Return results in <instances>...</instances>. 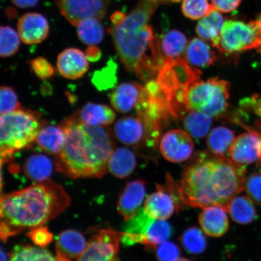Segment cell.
Instances as JSON below:
<instances>
[{
  "instance_id": "6da1fadb",
  "label": "cell",
  "mask_w": 261,
  "mask_h": 261,
  "mask_svg": "<svg viewBox=\"0 0 261 261\" xmlns=\"http://www.w3.org/2000/svg\"><path fill=\"white\" fill-rule=\"evenodd\" d=\"M65 142L57 156L58 171L71 178H100L108 170L115 148L113 133L106 126H90L77 114L61 123Z\"/></svg>"
},
{
  "instance_id": "7a4b0ae2",
  "label": "cell",
  "mask_w": 261,
  "mask_h": 261,
  "mask_svg": "<svg viewBox=\"0 0 261 261\" xmlns=\"http://www.w3.org/2000/svg\"><path fill=\"white\" fill-rule=\"evenodd\" d=\"M158 5L154 0H140L128 15L109 29L126 69L146 83L154 79L163 63L154 31L148 24Z\"/></svg>"
},
{
  "instance_id": "3957f363",
  "label": "cell",
  "mask_w": 261,
  "mask_h": 261,
  "mask_svg": "<svg viewBox=\"0 0 261 261\" xmlns=\"http://www.w3.org/2000/svg\"><path fill=\"white\" fill-rule=\"evenodd\" d=\"M70 198L62 186L47 179L22 190L2 196V239L28 228L42 226L69 206Z\"/></svg>"
},
{
  "instance_id": "277c9868",
  "label": "cell",
  "mask_w": 261,
  "mask_h": 261,
  "mask_svg": "<svg viewBox=\"0 0 261 261\" xmlns=\"http://www.w3.org/2000/svg\"><path fill=\"white\" fill-rule=\"evenodd\" d=\"M217 159L199 154L186 167L179 185L186 205L202 208L220 205Z\"/></svg>"
},
{
  "instance_id": "5b68a950",
  "label": "cell",
  "mask_w": 261,
  "mask_h": 261,
  "mask_svg": "<svg viewBox=\"0 0 261 261\" xmlns=\"http://www.w3.org/2000/svg\"><path fill=\"white\" fill-rule=\"evenodd\" d=\"M40 122L34 114L19 109L1 114L0 150L2 162L11 159L16 151L31 145L41 129Z\"/></svg>"
},
{
  "instance_id": "8992f818",
  "label": "cell",
  "mask_w": 261,
  "mask_h": 261,
  "mask_svg": "<svg viewBox=\"0 0 261 261\" xmlns=\"http://www.w3.org/2000/svg\"><path fill=\"white\" fill-rule=\"evenodd\" d=\"M230 85L219 77L195 82L188 89L186 103L189 109L212 117L221 115L227 109Z\"/></svg>"
},
{
  "instance_id": "52a82bcc",
  "label": "cell",
  "mask_w": 261,
  "mask_h": 261,
  "mask_svg": "<svg viewBox=\"0 0 261 261\" xmlns=\"http://www.w3.org/2000/svg\"><path fill=\"white\" fill-rule=\"evenodd\" d=\"M122 233L121 241L128 247L142 244L149 249L167 241L172 236V228L167 221L149 217L141 208L129 220Z\"/></svg>"
},
{
  "instance_id": "ba28073f",
  "label": "cell",
  "mask_w": 261,
  "mask_h": 261,
  "mask_svg": "<svg viewBox=\"0 0 261 261\" xmlns=\"http://www.w3.org/2000/svg\"><path fill=\"white\" fill-rule=\"evenodd\" d=\"M216 47L222 53L233 54L261 48V31L255 21L224 22Z\"/></svg>"
},
{
  "instance_id": "9c48e42d",
  "label": "cell",
  "mask_w": 261,
  "mask_h": 261,
  "mask_svg": "<svg viewBox=\"0 0 261 261\" xmlns=\"http://www.w3.org/2000/svg\"><path fill=\"white\" fill-rule=\"evenodd\" d=\"M62 15L77 26L89 18L102 19L112 0H55Z\"/></svg>"
},
{
  "instance_id": "30bf717a",
  "label": "cell",
  "mask_w": 261,
  "mask_h": 261,
  "mask_svg": "<svg viewBox=\"0 0 261 261\" xmlns=\"http://www.w3.org/2000/svg\"><path fill=\"white\" fill-rule=\"evenodd\" d=\"M122 233L102 230L91 238L85 252L77 261H110L116 257Z\"/></svg>"
},
{
  "instance_id": "8fae6325",
  "label": "cell",
  "mask_w": 261,
  "mask_h": 261,
  "mask_svg": "<svg viewBox=\"0 0 261 261\" xmlns=\"http://www.w3.org/2000/svg\"><path fill=\"white\" fill-rule=\"evenodd\" d=\"M192 136L186 130L172 129L165 134L160 142L163 158L172 163L187 161L194 151Z\"/></svg>"
},
{
  "instance_id": "7c38bea8",
  "label": "cell",
  "mask_w": 261,
  "mask_h": 261,
  "mask_svg": "<svg viewBox=\"0 0 261 261\" xmlns=\"http://www.w3.org/2000/svg\"><path fill=\"white\" fill-rule=\"evenodd\" d=\"M229 156L234 162L241 165L261 162V133L248 130L234 139Z\"/></svg>"
},
{
  "instance_id": "4fadbf2b",
  "label": "cell",
  "mask_w": 261,
  "mask_h": 261,
  "mask_svg": "<svg viewBox=\"0 0 261 261\" xmlns=\"http://www.w3.org/2000/svg\"><path fill=\"white\" fill-rule=\"evenodd\" d=\"M18 33L21 40L25 44L41 43L49 34L47 19L38 13H28L19 19Z\"/></svg>"
},
{
  "instance_id": "5bb4252c",
  "label": "cell",
  "mask_w": 261,
  "mask_h": 261,
  "mask_svg": "<svg viewBox=\"0 0 261 261\" xmlns=\"http://www.w3.org/2000/svg\"><path fill=\"white\" fill-rule=\"evenodd\" d=\"M146 195V182L136 179L128 182L120 194L117 211L126 221L135 217L140 210Z\"/></svg>"
},
{
  "instance_id": "9a60e30c",
  "label": "cell",
  "mask_w": 261,
  "mask_h": 261,
  "mask_svg": "<svg viewBox=\"0 0 261 261\" xmlns=\"http://www.w3.org/2000/svg\"><path fill=\"white\" fill-rule=\"evenodd\" d=\"M158 191L150 195L145 202L144 210L154 219L166 220L177 212V203L173 196L164 185L156 186Z\"/></svg>"
},
{
  "instance_id": "2e32d148",
  "label": "cell",
  "mask_w": 261,
  "mask_h": 261,
  "mask_svg": "<svg viewBox=\"0 0 261 261\" xmlns=\"http://www.w3.org/2000/svg\"><path fill=\"white\" fill-rule=\"evenodd\" d=\"M86 55L76 48L65 49L58 55L57 68L62 76L74 80L83 76L89 70Z\"/></svg>"
},
{
  "instance_id": "e0dca14e",
  "label": "cell",
  "mask_w": 261,
  "mask_h": 261,
  "mask_svg": "<svg viewBox=\"0 0 261 261\" xmlns=\"http://www.w3.org/2000/svg\"><path fill=\"white\" fill-rule=\"evenodd\" d=\"M144 89V86L134 82L120 84L111 93V104L117 112L128 113L136 109Z\"/></svg>"
},
{
  "instance_id": "ac0fdd59",
  "label": "cell",
  "mask_w": 261,
  "mask_h": 261,
  "mask_svg": "<svg viewBox=\"0 0 261 261\" xmlns=\"http://www.w3.org/2000/svg\"><path fill=\"white\" fill-rule=\"evenodd\" d=\"M199 223L207 236L220 237L229 228L226 208L221 205H211L203 208L199 215Z\"/></svg>"
},
{
  "instance_id": "d6986e66",
  "label": "cell",
  "mask_w": 261,
  "mask_h": 261,
  "mask_svg": "<svg viewBox=\"0 0 261 261\" xmlns=\"http://www.w3.org/2000/svg\"><path fill=\"white\" fill-rule=\"evenodd\" d=\"M114 132L117 139L127 146L138 145L146 140L145 126L139 117H122L117 120Z\"/></svg>"
},
{
  "instance_id": "ffe728a7",
  "label": "cell",
  "mask_w": 261,
  "mask_h": 261,
  "mask_svg": "<svg viewBox=\"0 0 261 261\" xmlns=\"http://www.w3.org/2000/svg\"><path fill=\"white\" fill-rule=\"evenodd\" d=\"M156 41L163 61L185 59L188 42L184 33L174 29L166 32L161 39L156 38Z\"/></svg>"
},
{
  "instance_id": "44dd1931",
  "label": "cell",
  "mask_w": 261,
  "mask_h": 261,
  "mask_svg": "<svg viewBox=\"0 0 261 261\" xmlns=\"http://www.w3.org/2000/svg\"><path fill=\"white\" fill-rule=\"evenodd\" d=\"M87 245L83 234L74 230H67L57 237V256L71 260L79 258Z\"/></svg>"
},
{
  "instance_id": "7402d4cb",
  "label": "cell",
  "mask_w": 261,
  "mask_h": 261,
  "mask_svg": "<svg viewBox=\"0 0 261 261\" xmlns=\"http://www.w3.org/2000/svg\"><path fill=\"white\" fill-rule=\"evenodd\" d=\"M185 60L192 67L205 68L213 65L217 57L206 41L195 38L188 44Z\"/></svg>"
},
{
  "instance_id": "603a6c76",
  "label": "cell",
  "mask_w": 261,
  "mask_h": 261,
  "mask_svg": "<svg viewBox=\"0 0 261 261\" xmlns=\"http://www.w3.org/2000/svg\"><path fill=\"white\" fill-rule=\"evenodd\" d=\"M34 142L45 152L57 156L63 151L65 145L64 129L61 126H42Z\"/></svg>"
},
{
  "instance_id": "cb8c5ba5",
  "label": "cell",
  "mask_w": 261,
  "mask_h": 261,
  "mask_svg": "<svg viewBox=\"0 0 261 261\" xmlns=\"http://www.w3.org/2000/svg\"><path fill=\"white\" fill-rule=\"evenodd\" d=\"M136 156L132 150L120 147L114 150L109 159L108 170L119 178L128 177L136 167Z\"/></svg>"
},
{
  "instance_id": "d4e9b609",
  "label": "cell",
  "mask_w": 261,
  "mask_h": 261,
  "mask_svg": "<svg viewBox=\"0 0 261 261\" xmlns=\"http://www.w3.org/2000/svg\"><path fill=\"white\" fill-rule=\"evenodd\" d=\"M77 115L81 122L90 126L109 125L116 118L115 113L109 106L91 102L86 104Z\"/></svg>"
},
{
  "instance_id": "484cf974",
  "label": "cell",
  "mask_w": 261,
  "mask_h": 261,
  "mask_svg": "<svg viewBox=\"0 0 261 261\" xmlns=\"http://www.w3.org/2000/svg\"><path fill=\"white\" fill-rule=\"evenodd\" d=\"M224 22L221 13L214 9L198 22L195 31L199 37L211 42L215 47L219 41Z\"/></svg>"
},
{
  "instance_id": "4316f807",
  "label": "cell",
  "mask_w": 261,
  "mask_h": 261,
  "mask_svg": "<svg viewBox=\"0 0 261 261\" xmlns=\"http://www.w3.org/2000/svg\"><path fill=\"white\" fill-rule=\"evenodd\" d=\"M234 139L232 130L223 126L215 127L208 133L207 146L208 150L215 156L227 158Z\"/></svg>"
},
{
  "instance_id": "83f0119b",
  "label": "cell",
  "mask_w": 261,
  "mask_h": 261,
  "mask_svg": "<svg viewBox=\"0 0 261 261\" xmlns=\"http://www.w3.org/2000/svg\"><path fill=\"white\" fill-rule=\"evenodd\" d=\"M186 132L192 138L201 139L210 132L212 124V117L206 114L189 109L181 116L180 119Z\"/></svg>"
},
{
  "instance_id": "f1b7e54d",
  "label": "cell",
  "mask_w": 261,
  "mask_h": 261,
  "mask_svg": "<svg viewBox=\"0 0 261 261\" xmlns=\"http://www.w3.org/2000/svg\"><path fill=\"white\" fill-rule=\"evenodd\" d=\"M53 170V162L44 154H37L29 156L24 165L25 175L36 182L47 180Z\"/></svg>"
},
{
  "instance_id": "f546056e",
  "label": "cell",
  "mask_w": 261,
  "mask_h": 261,
  "mask_svg": "<svg viewBox=\"0 0 261 261\" xmlns=\"http://www.w3.org/2000/svg\"><path fill=\"white\" fill-rule=\"evenodd\" d=\"M226 210L231 219L238 224H249L256 218L253 202L246 196H236L228 202Z\"/></svg>"
},
{
  "instance_id": "4dcf8cb0",
  "label": "cell",
  "mask_w": 261,
  "mask_h": 261,
  "mask_svg": "<svg viewBox=\"0 0 261 261\" xmlns=\"http://www.w3.org/2000/svg\"><path fill=\"white\" fill-rule=\"evenodd\" d=\"M76 27L78 38L83 43L96 45L102 41L105 32L100 19H86L81 21Z\"/></svg>"
},
{
  "instance_id": "1f68e13d",
  "label": "cell",
  "mask_w": 261,
  "mask_h": 261,
  "mask_svg": "<svg viewBox=\"0 0 261 261\" xmlns=\"http://www.w3.org/2000/svg\"><path fill=\"white\" fill-rule=\"evenodd\" d=\"M179 241L185 250L192 254L203 253L207 247L206 238L201 230L196 227L186 230L179 238Z\"/></svg>"
},
{
  "instance_id": "d6a6232c",
  "label": "cell",
  "mask_w": 261,
  "mask_h": 261,
  "mask_svg": "<svg viewBox=\"0 0 261 261\" xmlns=\"http://www.w3.org/2000/svg\"><path fill=\"white\" fill-rule=\"evenodd\" d=\"M10 261H58L47 250L29 246H16Z\"/></svg>"
},
{
  "instance_id": "836d02e7",
  "label": "cell",
  "mask_w": 261,
  "mask_h": 261,
  "mask_svg": "<svg viewBox=\"0 0 261 261\" xmlns=\"http://www.w3.org/2000/svg\"><path fill=\"white\" fill-rule=\"evenodd\" d=\"M21 38L18 33L9 26L0 29V55L2 58L12 56L18 50Z\"/></svg>"
},
{
  "instance_id": "e575fe53",
  "label": "cell",
  "mask_w": 261,
  "mask_h": 261,
  "mask_svg": "<svg viewBox=\"0 0 261 261\" xmlns=\"http://www.w3.org/2000/svg\"><path fill=\"white\" fill-rule=\"evenodd\" d=\"M117 64L110 60L102 69L94 73L92 83L99 90H106L115 86L117 83Z\"/></svg>"
},
{
  "instance_id": "d590c367",
  "label": "cell",
  "mask_w": 261,
  "mask_h": 261,
  "mask_svg": "<svg viewBox=\"0 0 261 261\" xmlns=\"http://www.w3.org/2000/svg\"><path fill=\"white\" fill-rule=\"evenodd\" d=\"M214 8L208 0H182L181 11L188 18L197 20L207 15Z\"/></svg>"
},
{
  "instance_id": "8d00e7d4",
  "label": "cell",
  "mask_w": 261,
  "mask_h": 261,
  "mask_svg": "<svg viewBox=\"0 0 261 261\" xmlns=\"http://www.w3.org/2000/svg\"><path fill=\"white\" fill-rule=\"evenodd\" d=\"M1 103H0V113L1 114L14 112L20 109L17 94L11 87L2 86L0 90Z\"/></svg>"
},
{
  "instance_id": "74e56055",
  "label": "cell",
  "mask_w": 261,
  "mask_h": 261,
  "mask_svg": "<svg viewBox=\"0 0 261 261\" xmlns=\"http://www.w3.org/2000/svg\"><path fill=\"white\" fill-rule=\"evenodd\" d=\"M155 256L159 261H176L180 256V250L177 244L164 241L155 247Z\"/></svg>"
},
{
  "instance_id": "f35d334b",
  "label": "cell",
  "mask_w": 261,
  "mask_h": 261,
  "mask_svg": "<svg viewBox=\"0 0 261 261\" xmlns=\"http://www.w3.org/2000/svg\"><path fill=\"white\" fill-rule=\"evenodd\" d=\"M245 189L253 203L261 205V172L250 175L246 179Z\"/></svg>"
},
{
  "instance_id": "ab89813d",
  "label": "cell",
  "mask_w": 261,
  "mask_h": 261,
  "mask_svg": "<svg viewBox=\"0 0 261 261\" xmlns=\"http://www.w3.org/2000/svg\"><path fill=\"white\" fill-rule=\"evenodd\" d=\"M32 70L40 79L45 80L55 74V70L48 61L42 57H38L31 61Z\"/></svg>"
},
{
  "instance_id": "60d3db41",
  "label": "cell",
  "mask_w": 261,
  "mask_h": 261,
  "mask_svg": "<svg viewBox=\"0 0 261 261\" xmlns=\"http://www.w3.org/2000/svg\"><path fill=\"white\" fill-rule=\"evenodd\" d=\"M28 236L36 245L40 247H45L50 244L54 239V236L48 228L45 226H39L32 228Z\"/></svg>"
},
{
  "instance_id": "b9f144b4",
  "label": "cell",
  "mask_w": 261,
  "mask_h": 261,
  "mask_svg": "<svg viewBox=\"0 0 261 261\" xmlns=\"http://www.w3.org/2000/svg\"><path fill=\"white\" fill-rule=\"evenodd\" d=\"M212 5L217 11L228 13L231 12L238 8L241 0H211Z\"/></svg>"
},
{
  "instance_id": "7bdbcfd3",
  "label": "cell",
  "mask_w": 261,
  "mask_h": 261,
  "mask_svg": "<svg viewBox=\"0 0 261 261\" xmlns=\"http://www.w3.org/2000/svg\"><path fill=\"white\" fill-rule=\"evenodd\" d=\"M86 56L90 61L96 62L101 57V51L95 45H90L86 50Z\"/></svg>"
},
{
  "instance_id": "ee69618b",
  "label": "cell",
  "mask_w": 261,
  "mask_h": 261,
  "mask_svg": "<svg viewBox=\"0 0 261 261\" xmlns=\"http://www.w3.org/2000/svg\"><path fill=\"white\" fill-rule=\"evenodd\" d=\"M11 2L16 7L26 9L34 7L39 0H11Z\"/></svg>"
},
{
  "instance_id": "f6af8a7d",
  "label": "cell",
  "mask_w": 261,
  "mask_h": 261,
  "mask_svg": "<svg viewBox=\"0 0 261 261\" xmlns=\"http://www.w3.org/2000/svg\"><path fill=\"white\" fill-rule=\"evenodd\" d=\"M125 16L126 15L121 12H115L112 16H111V21H112L113 24L119 23V22L121 21L122 19L125 18Z\"/></svg>"
},
{
  "instance_id": "bcb514c9",
  "label": "cell",
  "mask_w": 261,
  "mask_h": 261,
  "mask_svg": "<svg viewBox=\"0 0 261 261\" xmlns=\"http://www.w3.org/2000/svg\"><path fill=\"white\" fill-rule=\"evenodd\" d=\"M155 2L158 3H173L180 2L181 0H154Z\"/></svg>"
},
{
  "instance_id": "7dc6e473",
  "label": "cell",
  "mask_w": 261,
  "mask_h": 261,
  "mask_svg": "<svg viewBox=\"0 0 261 261\" xmlns=\"http://www.w3.org/2000/svg\"><path fill=\"white\" fill-rule=\"evenodd\" d=\"M6 255L5 251L3 250L2 248L1 249V259H0V261H7V257Z\"/></svg>"
},
{
  "instance_id": "c3c4849f",
  "label": "cell",
  "mask_w": 261,
  "mask_h": 261,
  "mask_svg": "<svg viewBox=\"0 0 261 261\" xmlns=\"http://www.w3.org/2000/svg\"><path fill=\"white\" fill-rule=\"evenodd\" d=\"M256 21L257 22V25L259 26V28L260 30L261 31V15L259 16L258 19H256ZM259 53L261 55V48L259 49Z\"/></svg>"
},
{
  "instance_id": "681fc988",
  "label": "cell",
  "mask_w": 261,
  "mask_h": 261,
  "mask_svg": "<svg viewBox=\"0 0 261 261\" xmlns=\"http://www.w3.org/2000/svg\"><path fill=\"white\" fill-rule=\"evenodd\" d=\"M176 261H192L191 260L186 259V258H179L178 260Z\"/></svg>"
},
{
  "instance_id": "f907efd6",
  "label": "cell",
  "mask_w": 261,
  "mask_h": 261,
  "mask_svg": "<svg viewBox=\"0 0 261 261\" xmlns=\"http://www.w3.org/2000/svg\"><path fill=\"white\" fill-rule=\"evenodd\" d=\"M110 261H120V260L118 259H117V257H115V258H114Z\"/></svg>"
}]
</instances>
